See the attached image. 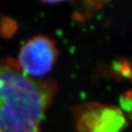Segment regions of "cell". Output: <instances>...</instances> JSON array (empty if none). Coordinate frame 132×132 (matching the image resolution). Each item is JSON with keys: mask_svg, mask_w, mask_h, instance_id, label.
I'll use <instances>...</instances> for the list:
<instances>
[{"mask_svg": "<svg viewBox=\"0 0 132 132\" xmlns=\"http://www.w3.org/2000/svg\"><path fill=\"white\" fill-rule=\"evenodd\" d=\"M125 122V117L119 109L94 104L80 114L78 128L80 132H120Z\"/></svg>", "mask_w": 132, "mask_h": 132, "instance_id": "obj_3", "label": "cell"}, {"mask_svg": "<svg viewBox=\"0 0 132 132\" xmlns=\"http://www.w3.org/2000/svg\"><path fill=\"white\" fill-rule=\"evenodd\" d=\"M55 84L34 79L17 61H0V132H42Z\"/></svg>", "mask_w": 132, "mask_h": 132, "instance_id": "obj_1", "label": "cell"}, {"mask_svg": "<svg viewBox=\"0 0 132 132\" xmlns=\"http://www.w3.org/2000/svg\"><path fill=\"white\" fill-rule=\"evenodd\" d=\"M56 56V49L50 38L36 36L22 47L17 62L27 76L42 77L52 69Z\"/></svg>", "mask_w": 132, "mask_h": 132, "instance_id": "obj_2", "label": "cell"}]
</instances>
